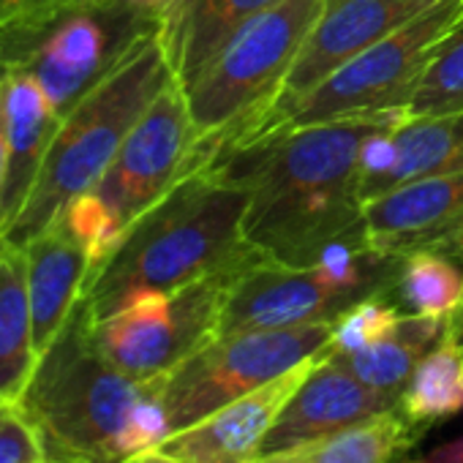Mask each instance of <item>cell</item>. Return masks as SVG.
<instances>
[{"label":"cell","mask_w":463,"mask_h":463,"mask_svg":"<svg viewBox=\"0 0 463 463\" xmlns=\"http://www.w3.org/2000/svg\"><path fill=\"white\" fill-rule=\"evenodd\" d=\"M406 112L276 128L257 137H199L202 172L249 191L243 238L273 265L311 268L338 243L365 241L360 147Z\"/></svg>","instance_id":"6da1fadb"},{"label":"cell","mask_w":463,"mask_h":463,"mask_svg":"<svg viewBox=\"0 0 463 463\" xmlns=\"http://www.w3.org/2000/svg\"><path fill=\"white\" fill-rule=\"evenodd\" d=\"M249 191L223 185L202 169L183 177L142 213L93 270L85 303L104 319L137 295L177 292L223 270L268 262L243 238Z\"/></svg>","instance_id":"7a4b0ae2"},{"label":"cell","mask_w":463,"mask_h":463,"mask_svg":"<svg viewBox=\"0 0 463 463\" xmlns=\"http://www.w3.org/2000/svg\"><path fill=\"white\" fill-rule=\"evenodd\" d=\"M156 384L158 379L123 373L101 354L82 298L39 354L20 403L39 428L50 463H120L131 455L134 417Z\"/></svg>","instance_id":"3957f363"},{"label":"cell","mask_w":463,"mask_h":463,"mask_svg":"<svg viewBox=\"0 0 463 463\" xmlns=\"http://www.w3.org/2000/svg\"><path fill=\"white\" fill-rule=\"evenodd\" d=\"M172 80L175 71L166 61L161 33H156L85 93L61 118L36 185L4 241L25 249L69 202L88 194L101 180L131 128Z\"/></svg>","instance_id":"277c9868"},{"label":"cell","mask_w":463,"mask_h":463,"mask_svg":"<svg viewBox=\"0 0 463 463\" xmlns=\"http://www.w3.org/2000/svg\"><path fill=\"white\" fill-rule=\"evenodd\" d=\"M161 33V17L115 0H66L42 17L0 31L9 71L31 74L66 115L142 42Z\"/></svg>","instance_id":"5b68a950"},{"label":"cell","mask_w":463,"mask_h":463,"mask_svg":"<svg viewBox=\"0 0 463 463\" xmlns=\"http://www.w3.org/2000/svg\"><path fill=\"white\" fill-rule=\"evenodd\" d=\"M403 257L379 254L368 241L338 243L311 268L260 262L232 284L218 335L335 322L368 298H384Z\"/></svg>","instance_id":"8992f818"},{"label":"cell","mask_w":463,"mask_h":463,"mask_svg":"<svg viewBox=\"0 0 463 463\" xmlns=\"http://www.w3.org/2000/svg\"><path fill=\"white\" fill-rule=\"evenodd\" d=\"M460 20L463 0H439L401 31L344 63L306 96L273 104L251 128L235 137L406 112L430 52Z\"/></svg>","instance_id":"52a82bcc"},{"label":"cell","mask_w":463,"mask_h":463,"mask_svg":"<svg viewBox=\"0 0 463 463\" xmlns=\"http://www.w3.org/2000/svg\"><path fill=\"white\" fill-rule=\"evenodd\" d=\"M325 0H281L229 36L183 90L199 137L251 128L281 96Z\"/></svg>","instance_id":"ba28073f"},{"label":"cell","mask_w":463,"mask_h":463,"mask_svg":"<svg viewBox=\"0 0 463 463\" xmlns=\"http://www.w3.org/2000/svg\"><path fill=\"white\" fill-rule=\"evenodd\" d=\"M333 322L218 335L164 376L172 433L325 352Z\"/></svg>","instance_id":"9c48e42d"},{"label":"cell","mask_w":463,"mask_h":463,"mask_svg":"<svg viewBox=\"0 0 463 463\" xmlns=\"http://www.w3.org/2000/svg\"><path fill=\"white\" fill-rule=\"evenodd\" d=\"M246 270H223L177 292L137 295L104 319H93L101 354L123 373L153 382L175 371L215 338L226 295Z\"/></svg>","instance_id":"30bf717a"},{"label":"cell","mask_w":463,"mask_h":463,"mask_svg":"<svg viewBox=\"0 0 463 463\" xmlns=\"http://www.w3.org/2000/svg\"><path fill=\"white\" fill-rule=\"evenodd\" d=\"M196 128L177 80H172L131 128L101 180L85 194L115 246L126 229L164 199L183 177L199 172Z\"/></svg>","instance_id":"8fae6325"},{"label":"cell","mask_w":463,"mask_h":463,"mask_svg":"<svg viewBox=\"0 0 463 463\" xmlns=\"http://www.w3.org/2000/svg\"><path fill=\"white\" fill-rule=\"evenodd\" d=\"M363 226L379 254L441 251L463 262V172L417 180L365 202Z\"/></svg>","instance_id":"7c38bea8"},{"label":"cell","mask_w":463,"mask_h":463,"mask_svg":"<svg viewBox=\"0 0 463 463\" xmlns=\"http://www.w3.org/2000/svg\"><path fill=\"white\" fill-rule=\"evenodd\" d=\"M433 4L439 0H325L319 20L284 80L279 101L306 96L344 63L401 31Z\"/></svg>","instance_id":"4fadbf2b"},{"label":"cell","mask_w":463,"mask_h":463,"mask_svg":"<svg viewBox=\"0 0 463 463\" xmlns=\"http://www.w3.org/2000/svg\"><path fill=\"white\" fill-rule=\"evenodd\" d=\"M463 172V112L403 118L365 137L360 196L379 199L401 185Z\"/></svg>","instance_id":"5bb4252c"},{"label":"cell","mask_w":463,"mask_h":463,"mask_svg":"<svg viewBox=\"0 0 463 463\" xmlns=\"http://www.w3.org/2000/svg\"><path fill=\"white\" fill-rule=\"evenodd\" d=\"M319 354L298 363L273 382L241 395L199 422L175 430L164 439L161 449L180 458L183 463H251L260 458L262 441L281 409L314 371Z\"/></svg>","instance_id":"9a60e30c"},{"label":"cell","mask_w":463,"mask_h":463,"mask_svg":"<svg viewBox=\"0 0 463 463\" xmlns=\"http://www.w3.org/2000/svg\"><path fill=\"white\" fill-rule=\"evenodd\" d=\"M401 409V398L363 384L352 371L327 354H319L314 371L281 409L268 430L260 455L281 452L335 430L352 428L376 414Z\"/></svg>","instance_id":"2e32d148"},{"label":"cell","mask_w":463,"mask_h":463,"mask_svg":"<svg viewBox=\"0 0 463 463\" xmlns=\"http://www.w3.org/2000/svg\"><path fill=\"white\" fill-rule=\"evenodd\" d=\"M0 107L6 120V183L0 194V238H6L36 185L63 115L52 107L44 88L23 71L0 77Z\"/></svg>","instance_id":"e0dca14e"},{"label":"cell","mask_w":463,"mask_h":463,"mask_svg":"<svg viewBox=\"0 0 463 463\" xmlns=\"http://www.w3.org/2000/svg\"><path fill=\"white\" fill-rule=\"evenodd\" d=\"M25 265L33 335L42 354L82 300L85 284L93 273V260L69 226L55 218L25 246Z\"/></svg>","instance_id":"ac0fdd59"},{"label":"cell","mask_w":463,"mask_h":463,"mask_svg":"<svg viewBox=\"0 0 463 463\" xmlns=\"http://www.w3.org/2000/svg\"><path fill=\"white\" fill-rule=\"evenodd\" d=\"M276 4L281 0H169L161 44L177 85L185 90L232 33Z\"/></svg>","instance_id":"d6986e66"},{"label":"cell","mask_w":463,"mask_h":463,"mask_svg":"<svg viewBox=\"0 0 463 463\" xmlns=\"http://www.w3.org/2000/svg\"><path fill=\"white\" fill-rule=\"evenodd\" d=\"M36 363L25 249L0 238V401H23Z\"/></svg>","instance_id":"ffe728a7"},{"label":"cell","mask_w":463,"mask_h":463,"mask_svg":"<svg viewBox=\"0 0 463 463\" xmlns=\"http://www.w3.org/2000/svg\"><path fill=\"white\" fill-rule=\"evenodd\" d=\"M417 428L403 409H392L330 436L260 455L251 463H398L414 444Z\"/></svg>","instance_id":"44dd1931"},{"label":"cell","mask_w":463,"mask_h":463,"mask_svg":"<svg viewBox=\"0 0 463 463\" xmlns=\"http://www.w3.org/2000/svg\"><path fill=\"white\" fill-rule=\"evenodd\" d=\"M449 325L452 319H428V317L403 314L395 330L382 341H376L373 346L352 354H327V352L322 354L341 363L363 384L401 398L417 363L447 335Z\"/></svg>","instance_id":"7402d4cb"},{"label":"cell","mask_w":463,"mask_h":463,"mask_svg":"<svg viewBox=\"0 0 463 463\" xmlns=\"http://www.w3.org/2000/svg\"><path fill=\"white\" fill-rule=\"evenodd\" d=\"M384 298L401 314L452 319L463 308V262L441 251L406 254Z\"/></svg>","instance_id":"603a6c76"},{"label":"cell","mask_w":463,"mask_h":463,"mask_svg":"<svg viewBox=\"0 0 463 463\" xmlns=\"http://www.w3.org/2000/svg\"><path fill=\"white\" fill-rule=\"evenodd\" d=\"M401 409L420 428L463 411V344L455 338L452 325L417 363L401 392Z\"/></svg>","instance_id":"cb8c5ba5"},{"label":"cell","mask_w":463,"mask_h":463,"mask_svg":"<svg viewBox=\"0 0 463 463\" xmlns=\"http://www.w3.org/2000/svg\"><path fill=\"white\" fill-rule=\"evenodd\" d=\"M463 112V20L436 44L411 93L406 118Z\"/></svg>","instance_id":"d4e9b609"},{"label":"cell","mask_w":463,"mask_h":463,"mask_svg":"<svg viewBox=\"0 0 463 463\" xmlns=\"http://www.w3.org/2000/svg\"><path fill=\"white\" fill-rule=\"evenodd\" d=\"M401 308L390 303L387 298H368L357 306H352L346 314H341L333 322L330 344L325 346L327 354H352L373 346L384 335L395 330L401 322Z\"/></svg>","instance_id":"484cf974"},{"label":"cell","mask_w":463,"mask_h":463,"mask_svg":"<svg viewBox=\"0 0 463 463\" xmlns=\"http://www.w3.org/2000/svg\"><path fill=\"white\" fill-rule=\"evenodd\" d=\"M0 463H50L39 428L17 401H0Z\"/></svg>","instance_id":"4316f807"},{"label":"cell","mask_w":463,"mask_h":463,"mask_svg":"<svg viewBox=\"0 0 463 463\" xmlns=\"http://www.w3.org/2000/svg\"><path fill=\"white\" fill-rule=\"evenodd\" d=\"M61 4H66V0H0V31H9L33 17H42Z\"/></svg>","instance_id":"83f0119b"},{"label":"cell","mask_w":463,"mask_h":463,"mask_svg":"<svg viewBox=\"0 0 463 463\" xmlns=\"http://www.w3.org/2000/svg\"><path fill=\"white\" fill-rule=\"evenodd\" d=\"M401 463H463V436L449 439V441L433 447L430 452L411 458V460H401Z\"/></svg>","instance_id":"f1b7e54d"},{"label":"cell","mask_w":463,"mask_h":463,"mask_svg":"<svg viewBox=\"0 0 463 463\" xmlns=\"http://www.w3.org/2000/svg\"><path fill=\"white\" fill-rule=\"evenodd\" d=\"M120 463H183V460L175 458V455H169L161 447H150V449H142V452H134V455L123 458Z\"/></svg>","instance_id":"f546056e"},{"label":"cell","mask_w":463,"mask_h":463,"mask_svg":"<svg viewBox=\"0 0 463 463\" xmlns=\"http://www.w3.org/2000/svg\"><path fill=\"white\" fill-rule=\"evenodd\" d=\"M115 4H126V6H134V9H142V12H150L156 17H164L169 0H115Z\"/></svg>","instance_id":"4dcf8cb0"},{"label":"cell","mask_w":463,"mask_h":463,"mask_svg":"<svg viewBox=\"0 0 463 463\" xmlns=\"http://www.w3.org/2000/svg\"><path fill=\"white\" fill-rule=\"evenodd\" d=\"M6 183V120H4V107H0V194H4Z\"/></svg>","instance_id":"1f68e13d"},{"label":"cell","mask_w":463,"mask_h":463,"mask_svg":"<svg viewBox=\"0 0 463 463\" xmlns=\"http://www.w3.org/2000/svg\"><path fill=\"white\" fill-rule=\"evenodd\" d=\"M452 333H455V338L463 344V308L452 317Z\"/></svg>","instance_id":"d6a6232c"},{"label":"cell","mask_w":463,"mask_h":463,"mask_svg":"<svg viewBox=\"0 0 463 463\" xmlns=\"http://www.w3.org/2000/svg\"><path fill=\"white\" fill-rule=\"evenodd\" d=\"M6 74V63H4V44H0V77Z\"/></svg>","instance_id":"836d02e7"}]
</instances>
